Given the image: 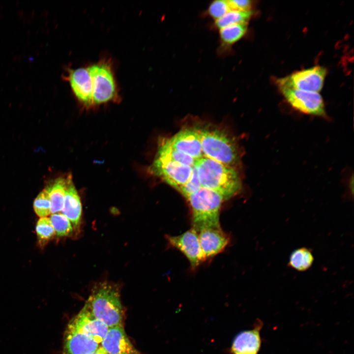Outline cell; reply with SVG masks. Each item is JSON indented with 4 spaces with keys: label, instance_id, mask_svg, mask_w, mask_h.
Returning a JSON list of instances; mask_svg holds the SVG:
<instances>
[{
    "label": "cell",
    "instance_id": "cell-19",
    "mask_svg": "<svg viewBox=\"0 0 354 354\" xmlns=\"http://www.w3.org/2000/svg\"><path fill=\"white\" fill-rule=\"evenodd\" d=\"M155 159L163 161L178 163L191 167L194 166L196 160L174 148L168 140L159 145Z\"/></svg>",
    "mask_w": 354,
    "mask_h": 354
},
{
    "label": "cell",
    "instance_id": "cell-25",
    "mask_svg": "<svg viewBox=\"0 0 354 354\" xmlns=\"http://www.w3.org/2000/svg\"><path fill=\"white\" fill-rule=\"evenodd\" d=\"M35 213L39 217H45L51 213V205L47 191L44 188L36 197L33 202Z\"/></svg>",
    "mask_w": 354,
    "mask_h": 354
},
{
    "label": "cell",
    "instance_id": "cell-28",
    "mask_svg": "<svg viewBox=\"0 0 354 354\" xmlns=\"http://www.w3.org/2000/svg\"><path fill=\"white\" fill-rule=\"evenodd\" d=\"M228 1L232 10L249 11L252 5V1L249 0H229Z\"/></svg>",
    "mask_w": 354,
    "mask_h": 354
},
{
    "label": "cell",
    "instance_id": "cell-1",
    "mask_svg": "<svg viewBox=\"0 0 354 354\" xmlns=\"http://www.w3.org/2000/svg\"><path fill=\"white\" fill-rule=\"evenodd\" d=\"M194 166L202 187L218 193L224 200L234 197L242 189L241 178L235 168L206 157L197 160Z\"/></svg>",
    "mask_w": 354,
    "mask_h": 354
},
{
    "label": "cell",
    "instance_id": "cell-23",
    "mask_svg": "<svg viewBox=\"0 0 354 354\" xmlns=\"http://www.w3.org/2000/svg\"><path fill=\"white\" fill-rule=\"evenodd\" d=\"M36 233L39 244L44 246L55 234L54 227L50 219L41 217L38 220L36 226Z\"/></svg>",
    "mask_w": 354,
    "mask_h": 354
},
{
    "label": "cell",
    "instance_id": "cell-21",
    "mask_svg": "<svg viewBox=\"0 0 354 354\" xmlns=\"http://www.w3.org/2000/svg\"><path fill=\"white\" fill-rule=\"evenodd\" d=\"M247 29V23L232 25L222 28L219 29L221 41L224 45H232L244 36Z\"/></svg>",
    "mask_w": 354,
    "mask_h": 354
},
{
    "label": "cell",
    "instance_id": "cell-4",
    "mask_svg": "<svg viewBox=\"0 0 354 354\" xmlns=\"http://www.w3.org/2000/svg\"><path fill=\"white\" fill-rule=\"evenodd\" d=\"M204 157L234 168L239 160L237 147L226 134L217 129L198 130Z\"/></svg>",
    "mask_w": 354,
    "mask_h": 354
},
{
    "label": "cell",
    "instance_id": "cell-2",
    "mask_svg": "<svg viewBox=\"0 0 354 354\" xmlns=\"http://www.w3.org/2000/svg\"><path fill=\"white\" fill-rule=\"evenodd\" d=\"M83 307L109 328L123 325L124 311L119 291L114 284H98L92 289Z\"/></svg>",
    "mask_w": 354,
    "mask_h": 354
},
{
    "label": "cell",
    "instance_id": "cell-16",
    "mask_svg": "<svg viewBox=\"0 0 354 354\" xmlns=\"http://www.w3.org/2000/svg\"><path fill=\"white\" fill-rule=\"evenodd\" d=\"M76 97L88 106L93 104L91 80L88 69L70 70L67 78Z\"/></svg>",
    "mask_w": 354,
    "mask_h": 354
},
{
    "label": "cell",
    "instance_id": "cell-20",
    "mask_svg": "<svg viewBox=\"0 0 354 354\" xmlns=\"http://www.w3.org/2000/svg\"><path fill=\"white\" fill-rule=\"evenodd\" d=\"M314 261L312 250L308 247H301L291 252L287 266L296 271L305 272L312 266Z\"/></svg>",
    "mask_w": 354,
    "mask_h": 354
},
{
    "label": "cell",
    "instance_id": "cell-26",
    "mask_svg": "<svg viewBox=\"0 0 354 354\" xmlns=\"http://www.w3.org/2000/svg\"><path fill=\"white\" fill-rule=\"evenodd\" d=\"M231 10L228 0H216L210 3L207 12L209 15L216 21Z\"/></svg>",
    "mask_w": 354,
    "mask_h": 354
},
{
    "label": "cell",
    "instance_id": "cell-10",
    "mask_svg": "<svg viewBox=\"0 0 354 354\" xmlns=\"http://www.w3.org/2000/svg\"><path fill=\"white\" fill-rule=\"evenodd\" d=\"M68 324L91 337L98 344L104 339L109 329L105 324L96 318L84 307Z\"/></svg>",
    "mask_w": 354,
    "mask_h": 354
},
{
    "label": "cell",
    "instance_id": "cell-24",
    "mask_svg": "<svg viewBox=\"0 0 354 354\" xmlns=\"http://www.w3.org/2000/svg\"><path fill=\"white\" fill-rule=\"evenodd\" d=\"M50 220L57 236H68L72 233L73 229L70 221L63 214L54 213L51 216Z\"/></svg>",
    "mask_w": 354,
    "mask_h": 354
},
{
    "label": "cell",
    "instance_id": "cell-12",
    "mask_svg": "<svg viewBox=\"0 0 354 354\" xmlns=\"http://www.w3.org/2000/svg\"><path fill=\"white\" fill-rule=\"evenodd\" d=\"M100 347L92 338L67 324L64 333L62 354H89Z\"/></svg>",
    "mask_w": 354,
    "mask_h": 354
},
{
    "label": "cell",
    "instance_id": "cell-6",
    "mask_svg": "<svg viewBox=\"0 0 354 354\" xmlns=\"http://www.w3.org/2000/svg\"><path fill=\"white\" fill-rule=\"evenodd\" d=\"M326 73L325 68L319 66H314L279 79L277 83L279 88H292L318 93L323 88Z\"/></svg>",
    "mask_w": 354,
    "mask_h": 354
},
{
    "label": "cell",
    "instance_id": "cell-29",
    "mask_svg": "<svg viewBox=\"0 0 354 354\" xmlns=\"http://www.w3.org/2000/svg\"><path fill=\"white\" fill-rule=\"evenodd\" d=\"M89 354H107L104 349L100 346L95 352Z\"/></svg>",
    "mask_w": 354,
    "mask_h": 354
},
{
    "label": "cell",
    "instance_id": "cell-17",
    "mask_svg": "<svg viewBox=\"0 0 354 354\" xmlns=\"http://www.w3.org/2000/svg\"><path fill=\"white\" fill-rule=\"evenodd\" d=\"M61 211L62 214L65 216L74 226H78L82 215V204L70 177H68L67 188Z\"/></svg>",
    "mask_w": 354,
    "mask_h": 354
},
{
    "label": "cell",
    "instance_id": "cell-15",
    "mask_svg": "<svg viewBox=\"0 0 354 354\" xmlns=\"http://www.w3.org/2000/svg\"><path fill=\"white\" fill-rule=\"evenodd\" d=\"M101 344L107 354H141L129 340L123 325L109 328Z\"/></svg>",
    "mask_w": 354,
    "mask_h": 354
},
{
    "label": "cell",
    "instance_id": "cell-18",
    "mask_svg": "<svg viewBox=\"0 0 354 354\" xmlns=\"http://www.w3.org/2000/svg\"><path fill=\"white\" fill-rule=\"evenodd\" d=\"M68 177H59L48 184L45 189L47 191L51 205V212L61 211L63 206L65 194L67 188Z\"/></svg>",
    "mask_w": 354,
    "mask_h": 354
},
{
    "label": "cell",
    "instance_id": "cell-14",
    "mask_svg": "<svg viewBox=\"0 0 354 354\" xmlns=\"http://www.w3.org/2000/svg\"><path fill=\"white\" fill-rule=\"evenodd\" d=\"M198 235L205 260L223 251L230 240L221 228L203 229L198 232Z\"/></svg>",
    "mask_w": 354,
    "mask_h": 354
},
{
    "label": "cell",
    "instance_id": "cell-9",
    "mask_svg": "<svg viewBox=\"0 0 354 354\" xmlns=\"http://www.w3.org/2000/svg\"><path fill=\"white\" fill-rule=\"evenodd\" d=\"M169 244L179 250L186 257L194 269L205 261L198 233L193 228L178 236H166Z\"/></svg>",
    "mask_w": 354,
    "mask_h": 354
},
{
    "label": "cell",
    "instance_id": "cell-5",
    "mask_svg": "<svg viewBox=\"0 0 354 354\" xmlns=\"http://www.w3.org/2000/svg\"><path fill=\"white\" fill-rule=\"evenodd\" d=\"M87 69L91 80L93 103L99 104L113 99L117 95V89L110 64L102 61Z\"/></svg>",
    "mask_w": 354,
    "mask_h": 354
},
{
    "label": "cell",
    "instance_id": "cell-13",
    "mask_svg": "<svg viewBox=\"0 0 354 354\" xmlns=\"http://www.w3.org/2000/svg\"><path fill=\"white\" fill-rule=\"evenodd\" d=\"M176 149L197 160L204 156L199 131L185 129L179 131L168 139Z\"/></svg>",
    "mask_w": 354,
    "mask_h": 354
},
{
    "label": "cell",
    "instance_id": "cell-8",
    "mask_svg": "<svg viewBox=\"0 0 354 354\" xmlns=\"http://www.w3.org/2000/svg\"><path fill=\"white\" fill-rule=\"evenodd\" d=\"M192 167L178 163L163 161L155 158L150 167V170L153 175L178 190L189 179Z\"/></svg>",
    "mask_w": 354,
    "mask_h": 354
},
{
    "label": "cell",
    "instance_id": "cell-3",
    "mask_svg": "<svg viewBox=\"0 0 354 354\" xmlns=\"http://www.w3.org/2000/svg\"><path fill=\"white\" fill-rule=\"evenodd\" d=\"M186 199L191 208L193 228L198 233L205 228H221L220 211L224 200L219 194L201 187Z\"/></svg>",
    "mask_w": 354,
    "mask_h": 354
},
{
    "label": "cell",
    "instance_id": "cell-7",
    "mask_svg": "<svg viewBox=\"0 0 354 354\" xmlns=\"http://www.w3.org/2000/svg\"><path fill=\"white\" fill-rule=\"evenodd\" d=\"M280 89L287 102L295 109L306 114L325 116L324 101L319 93L284 87Z\"/></svg>",
    "mask_w": 354,
    "mask_h": 354
},
{
    "label": "cell",
    "instance_id": "cell-27",
    "mask_svg": "<svg viewBox=\"0 0 354 354\" xmlns=\"http://www.w3.org/2000/svg\"><path fill=\"white\" fill-rule=\"evenodd\" d=\"M202 187L196 167H192L191 175L186 183L178 191L186 199L189 195L195 193Z\"/></svg>",
    "mask_w": 354,
    "mask_h": 354
},
{
    "label": "cell",
    "instance_id": "cell-11",
    "mask_svg": "<svg viewBox=\"0 0 354 354\" xmlns=\"http://www.w3.org/2000/svg\"><path fill=\"white\" fill-rule=\"evenodd\" d=\"M263 323L256 320L253 327L240 332L234 338L230 351L232 354H259L262 344L260 332Z\"/></svg>",
    "mask_w": 354,
    "mask_h": 354
},
{
    "label": "cell",
    "instance_id": "cell-22",
    "mask_svg": "<svg viewBox=\"0 0 354 354\" xmlns=\"http://www.w3.org/2000/svg\"><path fill=\"white\" fill-rule=\"evenodd\" d=\"M252 15V11L231 10L219 19L215 21V26L220 29L225 27L247 23Z\"/></svg>",
    "mask_w": 354,
    "mask_h": 354
}]
</instances>
